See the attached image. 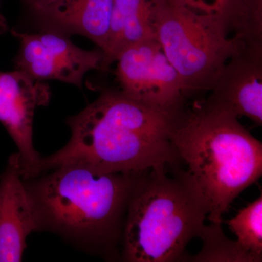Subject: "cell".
Segmentation results:
<instances>
[{
	"instance_id": "cell-1",
	"label": "cell",
	"mask_w": 262,
	"mask_h": 262,
	"mask_svg": "<svg viewBox=\"0 0 262 262\" xmlns=\"http://www.w3.org/2000/svg\"><path fill=\"white\" fill-rule=\"evenodd\" d=\"M184 106L160 107L120 91L106 90L80 113L67 118L70 140L53 154L42 157L39 175L65 165L98 173L139 174L179 164L171 130Z\"/></svg>"
},
{
	"instance_id": "cell-2",
	"label": "cell",
	"mask_w": 262,
	"mask_h": 262,
	"mask_svg": "<svg viewBox=\"0 0 262 262\" xmlns=\"http://www.w3.org/2000/svg\"><path fill=\"white\" fill-rule=\"evenodd\" d=\"M139 174L65 165L26 179L39 232L106 261H121L127 206Z\"/></svg>"
},
{
	"instance_id": "cell-3",
	"label": "cell",
	"mask_w": 262,
	"mask_h": 262,
	"mask_svg": "<svg viewBox=\"0 0 262 262\" xmlns=\"http://www.w3.org/2000/svg\"><path fill=\"white\" fill-rule=\"evenodd\" d=\"M238 119L203 100L184 106L172 128L174 148L204 196L212 224L222 225L232 202L261 177V142Z\"/></svg>"
},
{
	"instance_id": "cell-4",
	"label": "cell",
	"mask_w": 262,
	"mask_h": 262,
	"mask_svg": "<svg viewBox=\"0 0 262 262\" xmlns=\"http://www.w3.org/2000/svg\"><path fill=\"white\" fill-rule=\"evenodd\" d=\"M209 210L187 170L168 164L139 174L131 192L121 261L187 259L186 247L201 237Z\"/></svg>"
},
{
	"instance_id": "cell-5",
	"label": "cell",
	"mask_w": 262,
	"mask_h": 262,
	"mask_svg": "<svg viewBox=\"0 0 262 262\" xmlns=\"http://www.w3.org/2000/svg\"><path fill=\"white\" fill-rule=\"evenodd\" d=\"M153 25L187 98L209 93L227 61L248 42L236 34L225 12L201 13L170 0H155Z\"/></svg>"
},
{
	"instance_id": "cell-6",
	"label": "cell",
	"mask_w": 262,
	"mask_h": 262,
	"mask_svg": "<svg viewBox=\"0 0 262 262\" xmlns=\"http://www.w3.org/2000/svg\"><path fill=\"white\" fill-rule=\"evenodd\" d=\"M115 63L120 91L129 97L163 108L185 104L179 73L156 37L127 48Z\"/></svg>"
},
{
	"instance_id": "cell-7",
	"label": "cell",
	"mask_w": 262,
	"mask_h": 262,
	"mask_svg": "<svg viewBox=\"0 0 262 262\" xmlns=\"http://www.w3.org/2000/svg\"><path fill=\"white\" fill-rule=\"evenodd\" d=\"M20 42L15 63L36 80H58L82 88L84 76L101 70L102 50L87 51L77 47L60 33L27 34L12 31Z\"/></svg>"
},
{
	"instance_id": "cell-8",
	"label": "cell",
	"mask_w": 262,
	"mask_h": 262,
	"mask_svg": "<svg viewBox=\"0 0 262 262\" xmlns=\"http://www.w3.org/2000/svg\"><path fill=\"white\" fill-rule=\"evenodd\" d=\"M49 85L16 70L0 71V122L16 145L24 180L39 175L42 156L33 142V122L38 108L47 106Z\"/></svg>"
},
{
	"instance_id": "cell-9",
	"label": "cell",
	"mask_w": 262,
	"mask_h": 262,
	"mask_svg": "<svg viewBox=\"0 0 262 262\" xmlns=\"http://www.w3.org/2000/svg\"><path fill=\"white\" fill-rule=\"evenodd\" d=\"M206 101L262 124V42H247L226 63Z\"/></svg>"
},
{
	"instance_id": "cell-10",
	"label": "cell",
	"mask_w": 262,
	"mask_h": 262,
	"mask_svg": "<svg viewBox=\"0 0 262 262\" xmlns=\"http://www.w3.org/2000/svg\"><path fill=\"white\" fill-rule=\"evenodd\" d=\"M35 232H39L37 215L16 151L0 175V262L21 261L27 238Z\"/></svg>"
},
{
	"instance_id": "cell-11",
	"label": "cell",
	"mask_w": 262,
	"mask_h": 262,
	"mask_svg": "<svg viewBox=\"0 0 262 262\" xmlns=\"http://www.w3.org/2000/svg\"><path fill=\"white\" fill-rule=\"evenodd\" d=\"M154 3L155 0H114L101 70H107L127 48L156 37Z\"/></svg>"
},
{
	"instance_id": "cell-12",
	"label": "cell",
	"mask_w": 262,
	"mask_h": 262,
	"mask_svg": "<svg viewBox=\"0 0 262 262\" xmlns=\"http://www.w3.org/2000/svg\"><path fill=\"white\" fill-rule=\"evenodd\" d=\"M113 3L114 0H61L37 13L58 28L89 38L103 51Z\"/></svg>"
},
{
	"instance_id": "cell-13",
	"label": "cell",
	"mask_w": 262,
	"mask_h": 262,
	"mask_svg": "<svg viewBox=\"0 0 262 262\" xmlns=\"http://www.w3.org/2000/svg\"><path fill=\"white\" fill-rule=\"evenodd\" d=\"M199 238L203 241V247L191 261L256 262L237 241L226 237L221 224L205 225Z\"/></svg>"
},
{
	"instance_id": "cell-14",
	"label": "cell",
	"mask_w": 262,
	"mask_h": 262,
	"mask_svg": "<svg viewBox=\"0 0 262 262\" xmlns=\"http://www.w3.org/2000/svg\"><path fill=\"white\" fill-rule=\"evenodd\" d=\"M262 196L239 210L227 222L237 242L255 258L262 261Z\"/></svg>"
},
{
	"instance_id": "cell-15",
	"label": "cell",
	"mask_w": 262,
	"mask_h": 262,
	"mask_svg": "<svg viewBox=\"0 0 262 262\" xmlns=\"http://www.w3.org/2000/svg\"><path fill=\"white\" fill-rule=\"evenodd\" d=\"M175 4L204 13H220L229 0H170Z\"/></svg>"
},
{
	"instance_id": "cell-16",
	"label": "cell",
	"mask_w": 262,
	"mask_h": 262,
	"mask_svg": "<svg viewBox=\"0 0 262 262\" xmlns=\"http://www.w3.org/2000/svg\"><path fill=\"white\" fill-rule=\"evenodd\" d=\"M28 1L31 5H32V8L37 13H39V12L42 11V10L56 4V3L61 1V0H28Z\"/></svg>"
},
{
	"instance_id": "cell-17",
	"label": "cell",
	"mask_w": 262,
	"mask_h": 262,
	"mask_svg": "<svg viewBox=\"0 0 262 262\" xmlns=\"http://www.w3.org/2000/svg\"><path fill=\"white\" fill-rule=\"evenodd\" d=\"M8 30V25H7L6 21L5 18L0 15V34H3Z\"/></svg>"
}]
</instances>
